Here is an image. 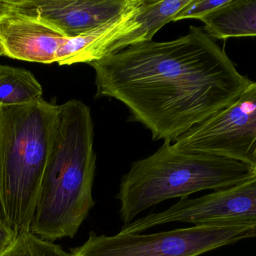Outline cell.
<instances>
[{
    "label": "cell",
    "instance_id": "cell-10",
    "mask_svg": "<svg viewBox=\"0 0 256 256\" xmlns=\"http://www.w3.org/2000/svg\"><path fill=\"white\" fill-rule=\"evenodd\" d=\"M143 6L144 0H136L135 3L120 16L88 33L66 39L57 51L56 63L60 66L80 63L90 64L103 58L112 43L140 27V14Z\"/></svg>",
    "mask_w": 256,
    "mask_h": 256
},
{
    "label": "cell",
    "instance_id": "cell-18",
    "mask_svg": "<svg viewBox=\"0 0 256 256\" xmlns=\"http://www.w3.org/2000/svg\"><path fill=\"white\" fill-rule=\"evenodd\" d=\"M2 56H4V52H3L2 48L1 45H0V57H1Z\"/></svg>",
    "mask_w": 256,
    "mask_h": 256
},
{
    "label": "cell",
    "instance_id": "cell-19",
    "mask_svg": "<svg viewBox=\"0 0 256 256\" xmlns=\"http://www.w3.org/2000/svg\"><path fill=\"white\" fill-rule=\"evenodd\" d=\"M0 219H2V220H3V219H2V214L1 210H0Z\"/></svg>",
    "mask_w": 256,
    "mask_h": 256
},
{
    "label": "cell",
    "instance_id": "cell-17",
    "mask_svg": "<svg viewBox=\"0 0 256 256\" xmlns=\"http://www.w3.org/2000/svg\"><path fill=\"white\" fill-rule=\"evenodd\" d=\"M14 5V0H0V19L7 15Z\"/></svg>",
    "mask_w": 256,
    "mask_h": 256
},
{
    "label": "cell",
    "instance_id": "cell-11",
    "mask_svg": "<svg viewBox=\"0 0 256 256\" xmlns=\"http://www.w3.org/2000/svg\"><path fill=\"white\" fill-rule=\"evenodd\" d=\"M200 21L214 39L256 37V0H228Z\"/></svg>",
    "mask_w": 256,
    "mask_h": 256
},
{
    "label": "cell",
    "instance_id": "cell-13",
    "mask_svg": "<svg viewBox=\"0 0 256 256\" xmlns=\"http://www.w3.org/2000/svg\"><path fill=\"white\" fill-rule=\"evenodd\" d=\"M42 95L43 88L30 71L0 64V106L31 103Z\"/></svg>",
    "mask_w": 256,
    "mask_h": 256
},
{
    "label": "cell",
    "instance_id": "cell-9",
    "mask_svg": "<svg viewBox=\"0 0 256 256\" xmlns=\"http://www.w3.org/2000/svg\"><path fill=\"white\" fill-rule=\"evenodd\" d=\"M136 0H26L40 20L67 39L88 33L124 13Z\"/></svg>",
    "mask_w": 256,
    "mask_h": 256
},
{
    "label": "cell",
    "instance_id": "cell-16",
    "mask_svg": "<svg viewBox=\"0 0 256 256\" xmlns=\"http://www.w3.org/2000/svg\"><path fill=\"white\" fill-rule=\"evenodd\" d=\"M15 237L16 234L13 230L2 219H0V252L12 243Z\"/></svg>",
    "mask_w": 256,
    "mask_h": 256
},
{
    "label": "cell",
    "instance_id": "cell-2",
    "mask_svg": "<svg viewBox=\"0 0 256 256\" xmlns=\"http://www.w3.org/2000/svg\"><path fill=\"white\" fill-rule=\"evenodd\" d=\"M91 110L76 99L57 107L54 140L31 231L54 242L76 235L96 202Z\"/></svg>",
    "mask_w": 256,
    "mask_h": 256
},
{
    "label": "cell",
    "instance_id": "cell-14",
    "mask_svg": "<svg viewBox=\"0 0 256 256\" xmlns=\"http://www.w3.org/2000/svg\"><path fill=\"white\" fill-rule=\"evenodd\" d=\"M0 256H70L60 245L34 235L32 231L21 233L0 252Z\"/></svg>",
    "mask_w": 256,
    "mask_h": 256
},
{
    "label": "cell",
    "instance_id": "cell-7",
    "mask_svg": "<svg viewBox=\"0 0 256 256\" xmlns=\"http://www.w3.org/2000/svg\"><path fill=\"white\" fill-rule=\"evenodd\" d=\"M256 222V176L200 198H182L170 208L124 225L118 234H138L170 222L194 225L216 222Z\"/></svg>",
    "mask_w": 256,
    "mask_h": 256
},
{
    "label": "cell",
    "instance_id": "cell-1",
    "mask_svg": "<svg viewBox=\"0 0 256 256\" xmlns=\"http://www.w3.org/2000/svg\"><path fill=\"white\" fill-rule=\"evenodd\" d=\"M97 97L127 106L152 138L176 142L250 84L203 27L168 42L130 45L90 63Z\"/></svg>",
    "mask_w": 256,
    "mask_h": 256
},
{
    "label": "cell",
    "instance_id": "cell-15",
    "mask_svg": "<svg viewBox=\"0 0 256 256\" xmlns=\"http://www.w3.org/2000/svg\"><path fill=\"white\" fill-rule=\"evenodd\" d=\"M228 0H191L174 17L173 21L185 19L200 20L208 14L222 7Z\"/></svg>",
    "mask_w": 256,
    "mask_h": 256
},
{
    "label": "cell",
    "instance_id": "cell-5",
    "mask_svg": "<svg viewBox=\"0 0 256 256\" xmlns=\"http://www.w3.org/2000/svg\"><path fill=\"white\" fill-rule=\"evenodd\" d=\"M256 237V222H216L154 234H88L70 256H198Z\"/></svg>",
    "mask_w": 256,
    "mask_h": 256
},
{
    "label": "cell",
    "instance_id": "cell-3",
    "mask_svg": "<svg viewBox=\"0 0 256 256\" xmlns=\"http://www.w3.org/2000/svg\"><path fill=\"white\" fill-rule=\"evenodd\" d=\"M58 105L43 98L0 106V210L15 234L31 231Z\"/></svg>",
    "mask_w": 256,
    "mask_h": 256
},
{
    "label": "cell",
    "instance_id": "cell-6",
    "mask_svg": "<svg viewBox=\"0 0 256 256\" xmlns=\"http://www.w3.org/2000/svg\"><path fill=\"white\" fill-rule=\"evenodd\" d=\"M173 146L180 151L234 159L256 173V82L252 81L230 105L190 129Z\"/></svg>",
    "mask_w": 256,
    "mask_h": 256
},
{
    "label": "cell",
    "instance_id": "cell-4",
    "mask_svg": "<svg viewBox=\"0 0 256 256\" xmlns=\"http://www.w3.org/2000/svg\"><path fill=\"white\" fill-rule=\"evenodd\" d=\"M249 165L216 155L177 150L170 141L153 154L132 162L117 194L124 225L146 209L200 191H218L256 177Z\"/></svg>",
    "mask_w": 256,
    "mask_h": 256
},
{
    "label": "cell",
    "instance_id": "cell-8",
    "mask_svg": "<svg viewBox=\"0 0 256 256\" xmlns=\"http://www.w3.org/2000/svg\"><path fill=\"white\" fill-rule=\"evenodd\" d=\"M67 38L34 15L26 0L0 19V45L4 56L22 61L50 64Z\"/></svg>",
    "mask_w": 256,
    "mask_h": 256
},
{
    "label": "cell",
    "instance_id": "cell-12",
    "mask_svg": "<svg viewBox=\"0 0 256 256\" xmlns=\"http://www.w3.org/2000/svg\"><path fill=\"white\" fill-rule=\"evenodd\" d=\"M191 0H144L140 14L141 25L130 34L112 43L106 50L105 57L124 49L130 45L150 42L154 36L166 24L173 21L177 14Z\"/></svg>",
    "mask_w": 256,
    "mask_h": 256
}]
</instances>
